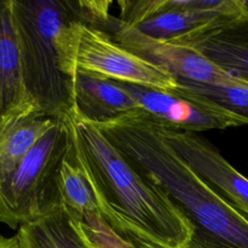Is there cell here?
I'll use <instances>...</instances> for the list:
<instances>
[{
    "label": "cell",
    "instance_id": "2",
    "mask_svg": "<svg viewBox=\"0 0 248 248\" xmlns=\"http://www.w3.org/2000/svg\"><path fill=\"white\" fill-rule=\"evenodd\" d=\"M129 157L169 195L191 224L193 232L186 248H248V219L186 165L161 130L141 135Z\"/></svg>",
    "mask_w": 248,
    "mask_h": 248
},
{
    "label": "cell",
    "instance_id": "5",
    "mask_svg": "<svg viewBox=\"0 0 248 248\" xmlns=\"http://www.w3.org/2000/svg\"><path fill=\"white\" fill-rule=\"evenodd\" d=\"M64 66L74 79L77 70L112 80L165 90L177 86L166 71L128 50L102 30L70 21L64 35Z\"/></svg>",
    "mask_w": 248,
    "mask_h": 248
},
{
    "label": "cell",
    "instance_id": "6",
    "mask_svg": "<svg viewBox=\"0 0 248 248\" xmlns=\"http://www.w3.org/2000/svg\"><path fill=\"white\" fill-rule=\"evenodd\" d=\"M114 81L131 96L140 109L182 131L197 133L248 125V119L210 100L176 87L165 90Z\"/></svg>",
    "mask_w": 248,
    "mask_h": 248
},
{
    "label": "cell",
    "instance_id": "7",
    "mask_svg": "<svg viewBox=\"0 0 248 248\" xmlns=\"http://www.w3.org/2000/svg\"><path fill=\"white\" fill-rule=\"evenodd\" d=\"M104 31L119 45L166 71L176 80L214 85L243 81L219 69L192 47L148 37L112 15Z\"/></svg>",
    "mask_w": 248,
    "mask_h": 248
},
{
    "label": "cell",
    "instance_id": "12",
    "mask_svg": "<svg viewBox=\"0 0 248 248\" xmlns=\"http://www.w3.org/2000/svg\"><path fill=\"white\" fill-rule=\"evenodd\" d=\"M137 103L114 80L77 70L74 76V108L82 119L97 124L138 109Z\"/></svg>",
    "mask_w": 248,
    "mask_h": 248
},
{
    "label": "cell",
    "instance_id": "11",
    "mask_svg": "<svg viewBox=\"0 0 248 248\" xmlns=\"http://www.w3.org/2000/svg\"><path fill=\"white\" fill-rule=\"evenodd\" d=\"M176 44L192 47L219 69L248 83V20L209 28Z\"/></svg>",
    "mask_w": 248,
    "mask_h": 248
},
{
    "label": "cell",
    "instance_id": "3",
    "mask_svg": "<svg viewBox=\"0 0 248 248\" xmlns=\"http://www.w3.org/2000/svg\"><path fill=\"white\" fill-rule=\"evenodd\" d=\"M26 91L42 112L64 118L74 108V79L64 66V34L78 19L69 0H11Z\"/></svg>",
    "mask_w": 248,
    "mask_h": 248
},
{
    "label": "cell",
    "instance_id": "8",
    "mask_svg": "<svg viewBox=\"0 0 248 248\" xmlns=\"http://www.w3.org/2000/svg\"><path fill=\"white\" fill-rule=\"evenodd\" d=\"M160 120V119H159ZM162 133L176 154L213 191L248 219V178L206 139L160 120Z\"/></svg>",
    "mask_w": 248,
    "mask_h": 248
},
{
    "label": "cell",
    "instance_id": "1",
    "mask_svg": "<svg viewBox=\"0 0 248 248\" xmlns=\"http://www.w3.org/2000/svg\"><path fill=\"white\" fill-rule=\"evenodd\" d=\"M66 118L99 212L113 232L132 248H186L192 226L169 195L93 123L74 110Z\"/></svg>",
    "mask_w": 248,
    "mask_h": 248
},
{
    "label": "cell",
    "instance_id": "15",
    "mask_svg": "<svg viewBox=\"0 0 248 248\" xmlns=\"http://www.w3.org/2000/svg\"><path fill=\"white\" fill-rule=\"evenodd\" d=\"M59 188L63 204L77 219L88 211L99 212L93 184L78 158L73 139L60 169Z\"/></svg>",
    "mask_w": 248,
    "mask_h": 248
},
{
    "label": "cell",
    "instance_id": "14",
    "mask_svg": "<svg viewBox=\"0 0 248 248\" xmlns=\"http://www.w3.org/2000/svg\"><path fill=\"white\" fill-rule=\"evenodd\" d=\"M58 118L34 109L18 118L0 138V185L16 170L25 155Z\"/></svg>",
    "mask_w": 248,
    "mask_h": 248
},
{
    "label": "cell",
    "instance_id": "9",
    "mask_svg": "<svg viewBox=\"0 0 248 248\" xmlns=\"http://www.w3.org/2000/svg\"><path fill=\"white\" fill-rule=\"evenodd\" d=\"M238 19H245L240 0H224L204 10L184 8L180 0H160L158 12L134 27L148 37L177 43Z\"/></svg>",
    "mask_w": 248,
    "mask_h": 248
},
{
    "label": "cell",
    "instance_id": "16",
    "mask_svg": "<svg viewBox=\"0 0 248 248\" xmlns=\"http://www.w3.org/2000/svg\"><path fill=\"white\" fill-rule=\"evenodd\" d=\"M177 89L202 96L226 109L248 119V83L241 81L230 85H214L178 79Z\"/></svg>",
    "mask_w": 248,
    "mask_h": 248
},
{
    "label": "cell",
    "instance_id": "18",
    "mask_svg": "<svg viewBox=\"0 0 248 248\" xmlns=\"http://www.w3.org/2000/svg\"><path fill=\"white\" fill-rule=\"evenodd\" d=\"M0 248H20L16 235L5 237L0 235Z\"/></svg>",
    "mask_w": 248,
    "mask_h": 248
},
{
    "label": "cell",
    "instance_id": "19",
    "mask_svg": "<svg viewBox=\"0 0 248 248\" xmlns=\"http://www.w3.org/2000/svg\"><path fill=\"white\" fill-rule=\"evenodd\" d=\"M240 4L244 13V17L248 20V0H240Z\"/></svg>",
    "mask_w": 248,
    "mask_h": 248
},
{
    "label": "cell",
    "instance_id": "13",
    "mask_svg": "<svg viewBox=\"0 0 248 248\" xmlns=\"http://www.w3.org/2000/svg\"><path fill=\"white\" fill-rule=\"evenodd\" d=\"M16 236L20 248H93L79 220L64 204L21 225Z\"/></svg>",
    "mask_w": 248,
    "mask_h": 248
},
{
    "label": "cell",
    "instance_id": "10",
    "mask_svg": "<svg viewBox=\"0 0 248 248\" xmlns=\"http://www.w3.org/2000/svg\"><path fill=\"white\" fill-rule=\"evenodd\" d=\"M38 109L22 77L11 0H0V138L21 116Z\"/></svg>",
    "mask_w": 248,
    "mask_h": 248
},
{
    "label": "cell",
    "instance_id": "17",
    "mask_svg": "<svg viewBox=\"0 0 248 248\" xmlns=\"http://www.w3.org/2000/svg\"><path fill=\"white\" fill-rule=\"evenodd\" d=\"M93 248H132L123 242L98 213H88L80 223Z\"/></svg>",
    "mask_w": 248,
    "mask_h": 248
},
{
    "label": "cell",
    "instance_id": "4",
    "mask_svg": "<svg viewBox=\"0 0 248 248\" xmlns=\"http://www.w3.org/2000/svg\"><path fill=\"white\" fill-rule=\"evenodd\" d=\"M71 141L67 118H58L0 185V223L16 230L63 205L59 172Z\"/></svg>",
    "mask_w": 248,
    "mask_h": 248
}]
</instances>
